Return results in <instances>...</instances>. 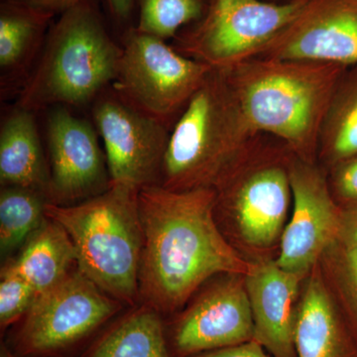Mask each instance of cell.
<instances>
[{"label":"cell","instance_id":"cell-1","mask_svg":"<svg viewBox=\"0 0 357 357\" xmlns=\"http://www.w3.org/2000/svg\"><path fill=\"white\" fill-rule=\"evenodd\" d=\"M211 188L140 190L143 230L139 304L159 314L178 312L204 283L223 274L248 275L255 262L223 236Z\"/></svg>","mask_w":357,"mask_h":357},{"label":"cell","instance_id":"cell-2","mask_svg":"<svg viewBox=\"0 0 357 357\" xmlns=\"http://www.w3.org/2000/svg\"><path fill=\"white\" fill-rule=\"evenodd\" d=\"M344 67L256 56L223 69L251 128L271 134L297 158L314 164Z\"/></svg>","mask_w":357,"mask_h":357},{"label":"cell","instance_id":"cell-3","mask_svg":"<svg viewBox=\"0 0 357 357\" xmlns=\"http://www.w3.org/2000/svg\"><path fill=\"white\" fill-rule=\"evenodd\" d=\"M223 68H213L170 131L162 187L213 188L256 140Z\"/></svg>","mask_w":357,"mask_h":357},{"label":"cell","instance_id":"cell-4","mask_svg":"<svg viewBox=\"0 0 357 357\" xmlns=\"http://www.w3.org/2000/svg\"><path fill=\"white\" fill-rule=\"evenodd\" d=\"M139 190L112 184L81 203H48L46 217L69 234L77 267L103 292L123 305L139 304L138 275L143 246Z\"/></svg>","mask_w":357,"mask_h":357},{"label":"cell","instance_id":"cell-5","mask_svg":"<svg viewBox=\"0 0 357 357\" xmlns=\"http://www.w3.org/2000/svg\"><path fill=\"white\" fill-rule=\"evenodd\" d=\"M121 51L89 1L66 11L51 30L16 105L36 114L95 102L112 86Z\"/></svg>","mask_w":357,"mask_h":357},{"label":"cell","instance_id":"cell-6","mask_svg":"<svg viewBox=\"0 0 357 357\" xmlns=\"http://www.w3.org/2000/svg\"><path fill=\"white\" fill-rule=\"evenodd\" d=\"M294 156V155H293ZM293 157L255 141L213 189L215 215L223 236L256 260L280 244L292 204Z\"/></svg>","mask_w":357,"mask_h":357},{"label":"cell","instance_id":"cell-7","mask_svg":"<svg viewBox=\"0 0 357 357\" xmlns=\"http://www.w3.org/2000/svg\"><path fill=\"white\" fill-rule=\"evenodd\" d=\"M124 306L77 267L37 296L6 342L20 357H67L93 340Z\"/></svg>","mask_w":357,"mask_h":357},{"label":"cell","instance_id":"cell-8","mask_svg":"<svg viewBox=\"0 0 357 357\" xmlns=\"http://www.w3.org/2000/svg\"><path fill=\"white\" fill-rule=\"evenodd\" d=\"M211 69L165 40L135 30L122 47L109 88L134 109L171 128Z\"/></svg>","mask_w":357,"mask_h":357},{"label":"cell","instance_id":"cell-9","mask_svg":"<svg viewBox=\"0 0 357 357\" xmlns=\"http://www.w3.org/2000/svg\"><path fill=\"white\" fill-rule=\"evenodd\" d=\"M311 0L270 3L213 0L196 31L176 50L213 68H229L259 55L304 13Z\"/></svg>","mask_w":357,"mask_h":357},{"label":"cell","instance_id":"cell-10","mask_svg":"<svg viewBox=\"0 0 357 357\" xmlns=\"http://www.w3.org/2000/svg\"><path fill=\"white\" fill-rule=\"evenodd\" d=\"M165 325L172 357H192L244 344L255 337V324L243 275L223 274L204 283Z\"/></svg>","mask_w":357,"mask_h":357},{"label":"cell","instance_id":"cell-11","mask_svg":"<svg viewBox=\"0 0 357 357\" xmlns=\"http://www.w3.org/2000/svg\"><path fill=\"white\" fill-rule=\"evenodd\" d=\"M93 121L112 184L139 191L161 184L170 128L123 102L110 88L93 102Z\"/></svg>","mask_w":357,"mask_h":357},{"label":"cell","instance_id":"cell-12","mask_svg":"<svg viewBox=\"0 0 357 357\" xmlns=\"http://www.w3.org/2000/svg\"><path fill=\"white\" fill-rule=\"evenodd\" d=\"M290 182L291 217L274 260L283 269L307 277L342 236L344 208L323 173L295 155L290 164Z\"/></svg>","mask_w":357,"mask_h":357},{"label":"cell","instance_id":"cell-13","mask_svg":"<svg viewBox=\"0 0 357 357\" xmlns=\"http://www.w3.org/2000/svg\"><path fill=\"white\" fill-rule=\"evenodd\" d=\"M95 126L65 107L47 119L50 201L60 206L81 203L112 185L105 152Z\"/></svg>","mask_w":357,"mask_h":357},{"label":"cell","instance_id":"cell-14","mask_svg":"<svg viewBox=\"0 0 357 357\" xmlns=\"http://www.w3.org/2000/svg\"><path fill=\"white\" fill-rule=\"evenodd\" d=\"M258 56L357 64V0H311Z\"/></svg>","mask_w":357,"mask_h":357},{"label":"cell","instance_id":"cell-15","mask_svg":"<svg viewBox=\"0 0 357 357\" xmlns=\"http://www.w3.org/2000/svg\"><path fill=\"white\" fill-rule=\"evenodd\" d=\"M244 276L256 342L273 357H297L295 328L306 277L283 269L274 259L258 260Z\"/></svg>","mask_w":357,"mask_h":357},{"label":"cell","instance_id":"cell-16","mask_svg":"<svg viewBox=\"0 0 357 357\" xmlns=\"http://www.w3.org/2000/svg\"><path fill=\"white\" fill-rule=\"evenodd\" d=\"M297 357H357V333L319 264L303 283L295 328Z\"/></svg>","mask_w":357,"mask_h":357},{"label":"cell","instance_id":"cell-17","mask_svg":"<svg viewBox=\"0 0 357 357\" xmlns=\"http://www.w3.org/2000/svg\"><path fill=\"white\" fill-rule=\"evenodd\" d=\"M0 183L1 187L35 190L50 201V171L35 112L17 105L2 119L0 128Z\"/></svg>","mask_w":357,"mask_h":357},{"label":"cell","instance_id":"cell-18","mask_svg":"<svg viewBox=\"0 0 357 357\" xmlns=\"http://www.w3.org/2000/svg\"><path fill=\"white\" fill-rule=\"evenodd\" d=\"M162 314L138 304L110 321L81 357H172Z\"/></svg>","mask_w":357,"mask_h":357},{"label":"cell","instance_id":"cell-19","mask_svg":"<svg viewBox=\"0 0 357 357\" xmlns=\"http://www.w3.org/2000/svg\"><path fill=\"white\" fill-rule=\"evenodd\" d=\"M51 13L21 2L2 7L0 14V86L1 93H20L38 55L42 33Z\"/></svg>","mask_w":357,"mask_h":357},{"label":"cell","instance_id":"cell-20","mask_svg":"<svg viewBox=\"0 0 357 357\" xmlns=\"http://www.w3.org/2000/svg\"><path fill=\"white\" fill-rule=\"evenodd\" d=\"M37 295L55 287L77 267V253L62 225L47 218L20 250L8 258Z\"/></svg>","mask_w":357,"mask_h":357},{"label":"cell","instance_id":"cell-21","mask_svg":"<svg viewBox=\"0 0 357 357\" xmlns=\"http://www.w3.org/2000/svg\"><path fill=\"white\" fill-rule=\"evenodd\" d=\"M50 203L44 194L27 188L1 187L0 192V253L13 257L46 220L45 208Z\"/></svg>","mask_w":357,"mask_h":357},{"label":"cell","instance_id":"cell-22","mask_svg":"<svg viewBox=\"0 0 357 357\" xmlns=\"http://www.w3.org/2000/svg\"><path fill=\"white\" fill-rule=\"evenodd\" d=\"M319 264L333 297L357 333V249L340 237Z\"/></svg>","mask_w":357,"mask_h":357},{"label":"cell","instance_id":"cell-23","mask_svg":"<svg viewBox=\"0 0 357 357\" xmlns=\"http://www.w3.org/2000/svg\"><path fill=\"white\" fill-rule=\"evenodd\" d=\"M201 0H140L137 31L165 40L174 37L182 26L199 20Z\"/></svg>","mask_w":357,"mask_h":357},{"label":"cell","instance_id":"cell-24","mask_svg":"<svg viewBox=\"0 0 357 357\" xmlns=\"http://www.w3.org/2000/svg\"><path fill=\"white\" fill-rule=\"evenodd\" d=\"M36 291L4 260L0 272V328L1 333L14 326L29 311L37 298Z\"/></svg>","mask_w":357,"mask_h":357},{"label":"cell","instance_id":"cell-25","mask_svg":"<svg viewBox=\"0 0 357 357\" xmlns=\"http://www.w3.org/2000/svg\"><path fill=\"white\" fill-rule=\"evenodd\" d=\"M328 154L337 164L357 155V93L347 100L337 115L328 142Z\"/></svg>","mask_w":357,"mask_h":357},{"label":"cell","instance_id":"cell-26","mask_svg":"<svg viewBox=\"0 0 357 357\" xmlns=\"http://www.w3.org/2000/svg\"><path fill=\"white\" fill-rule=\"evenodd\" d=\"M333 188V197L342 208H357V155L338 163Z\"/></svg>","mask_w":357,"mask_h":357},{"label":"cell","instance_id":"cell-27","mask_svg":"<svg viewBox=\"0 0 357 357\" xmlns=\"http://www.w3.org/2000/svg\"><path fill=\"white\" fill-rule=\"evenodd\" d=\"M192 357H273L255 340L244 344L215 349Z\"/></svg>","mask_w":357,"mask_h":357},{"label":"cell","instance_id":"cell-28","mask_svg":"<svg viewBox=\"0 0 357 357\" xmlns=\"http://www.w3.org/2000/svg\"><path fill=\"white\" fill-rule=\"evenodd\" d=\"M26 6L39 9L44 13H53L60 11L66 13L89 0H20Z\"/></svg>","mask_w":357,"mask_h":357},{"label":"cell","instance_id":"cell-29","mask_svg":"<svg viewBox=\"0 0 357 357\" xmlns=\"http://www.w3.org/2000/svg\"><path fill=\"white\" fill-rule=\"evenodd\" d=\"M340 237L357 249V208H344Z\"/></svg>","mask_w":357,"mask_h":357},{"label":"cell","instance_id":"cell-30","mask_svg":"<svg viewBox=\"0 0 357 357\" xmlns=\"http://www.w3.org/2000/svg\"><path fill=\"white\" fill-rule=\"evenodd\" d=\"M110 9L115 15L126 18L133 7V0H107Z\"/></svg>","mask_w":357,"mask_h":357},{"label":"cell","instance_id":"cell-31","mask_svg":"<svg viewBox=\"0 0 357 357\" xmlns=\"http://www.w3.org/2000/svg\"><path fill=\"white\" fill-rule=\"evenodd\" d=\"M0 357H20L9 347L6 342H2L0 344Z\"/></svg>","mask_w":357,"mask_h":357}]
</instances>
